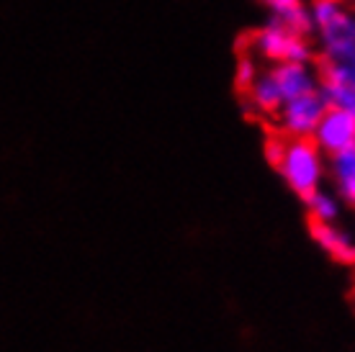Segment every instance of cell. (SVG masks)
<instances>
[{"mask_svg":"<svg viewBox=\"0 0 355 352\" xmlns=\"http://www.w3.org/2000/svg\"><path fill=\"white\" fill-rule=\"evenodd\" d=\"M327 106L329 103L322 88H317L286 100L270 121H275L278 134H284V137H311Z\"/></svg>","mask_w":355,"mask_h":352,"instance_id":"cell-4","label":"cell"},{"mask_svg":"<svg viewBox=\"0 0 355 352\" xmlns=\"http://www.w3.org/2000/svg\"><path fill=\"white\" fill-rule=\"evenodd\" d=\"M270 18H278L284 24H291L296 28L309 31V10L304 0H263Z\"/></svg>","mask_w":355,"mask_h":352,"instance_id":"cell-10","label":"cell"},{"mask_svg":"<svg viewBox=\"0 0 355 352\" xmlns=\"http://www.w3.org/2000/svg\"><path fill=\"white\" fill-rule=\"evenodd\" d=\"M353 6H355V0H353Z\"/></svg>","mask_w":355,"mask_h":352,"instance_id":"cell-12","label":"cell"},{"mask_svg":"<svg viewBox=\"0 0 355 352\" xmlns=\"http://www.w3.org/2000/svg\"><path fill=\"white\" fill-rule=\"evenodd\" d=\"M314 144L320 147L327 157L340 155L345 150L355 147V114L347 108L327 106V111L322 114L317 129L311 134Z\"/></svg>","mask_w":355,"mask_h":352,"instance_id":"cell-5","label":"cell"},{"mask_svg":"<svg viewBox=\"0 0 355 352\" xmlns=\"http://www.w3.org/2000/svg\"><path fill=\"white\" fill-rule=\"evenodd\" d=\"M309 36L320 62L355 60V6L353 0H311Z\"/></svg>","mask_w":355,"mask_h":352,"instance_id":"cell-2","label":"cell"},{"mask_svg":"<svg viewBox=\"0 0 355 352\" xmlns=\"http://www.w3.org/2000/svg\"><path fill=\"white\" fill-rule=\"evenodd\" d=\"M260 67H263V62L250 52V49H245V46H242L240 57H237V64H234V85L240 88V93L248 88L252 80H255V75L260 72Z\"/></svg>","mask_w":355,"mask_h":352,"instance_id":"cell-11","label":"cell"},{"mask_svg":"<svg viewBox=\"0 0 355 352\" xmlns=\"http://www.w3.org/2000/svg\"><path fill=\"white\" fill-rule=\"evenodd\" d=\"M320 88L329 106L347 108L355 114V60L353 62H322Z\"/></svg>","mask_w":355,"mask_h":352,"instance_id":"cell-6","label":"cell"},{"mask_svg":"<svg viewBox=\"0 0 355 352\" xmlns=\"http://www.w3.org/2000/svg\"><path fill=\"white\" fill-rule=\"evenodd\" d=\"M304 206L309 211V219L317 224H335L343 213L340 195L335 191H324V188H317L314 193L304 195Z\"/></svg>","mask_w":355,"mask_h":352,"instance_id":"cell-9","label":"cell"},{"mask_svg":"<svg viewBox=\"0 0 355 352\" xmlns=\"http://www.w3.org/2000/svg\"><path fill=\"white\" fill-rule=\"evenodd\" d=\"M311 239L332 260H338L343 265H355V237L350 231L340 229L338 224H317V221H311Z\"/></svg>","mask_w":355,"mask_h":352,"instance_id":"cell-7","label":"cell"},{"mask_svg":"<svg viewBox=\"0 0 355 352\" xmlns=\"http://www.w3.org/2000/svg\"><path fill=\"white\" fill-rule=\"evenodd\" d=\"M327 175L340 201L355 206V147L327 157Z\"/></svg>","mask_w":355,"mask_h":352,"instance_id":"cell-8","label":"cell"},{"mask_svg":"<svg viewBox=\"0 0 355 352\" xmlns=\"http://www.w3.org/2000/svg\"><path fill=\"white\" fill-rule=\"evenodd\" d=\"M245 49L255 54L263 64L275 62H309L314 60V42L309 31L284 24L278 18H268L260 28H255L245 42Z\"/></svg>","mask_w":355,"mask_h":352,"instance_id":"cell-3","label":"cell"},{"mask_svg":"<svg viewBox=\"0 0 355 352\" xmlns=\"http://www.w3.org/2000/svg\"><path fill=\"white\" fill-rule=\"evenodd\" d=\"M268 159L284 177L288 191L304 198L322 188L327 177V155L314 144L311 137H284L275 134L266 144Z\"/></svg>","mask_w":355,"mask_h":352,"instance_id":"cell-1","label":"cell"}]
</instances>
